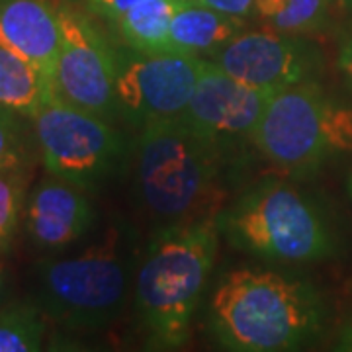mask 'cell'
<instances>
[{"label": "cell", "instance_id": "d4e9b609", "mask_svg": "<svg viewBox=\"0 0 352 352\" xmlns=\"http://www.w3.org/2000/svg\"><path fill=\"white\" fill-rule=\"evenodd\" d=\"M8 292H10V274H8L6 264L2 263V258H0V307L6 302Z\"/></svg>", "mask_w": 352, "mask_h": 352}, {"label": "cell", "instance_id": "cb8c5ba5", "mask_svg": "<svg viewBox=\"0 0 352 352\" xmlns=\"http://www.w3.org/2000/svg\"><path fill=\"white\" fill-rule=\"evenodd\" d=\"M337 349L339 351L352 352V317L344 323V327L340 331L339 340H337Z\"/></svg>", "mask_w": 352, "mask_h": 352}, {"label": "cell", "instance_id": "ba28073f", "mask_svg": "<svg viewBox=\"0 0 352 352\" xmlns=\"http://www.w3.org/2000/svg\"><path fill=\"white\" fill-rule=\"evenodd\" d=\"M116 96L120 116L133 127L178 118L186 110L206 59L190 53H141L116 47Z\"/></svg>", "mask_w": 352, "mask_h": 352}, {"label": "cell", "instance_id": "3957f363", "mask_svg": "<svg viewBox=\"0 0 352 352\" xmlns=\"http://www.w3.org/2000/svg\"><path fill=\"white\" fill-rule=\"evenodd\" d=\"M223 153L180 116L147 122L131 153L139 204L161 226L219 215Z\"/></svg>", "mask_w": 352, "mask_h": 352}, {"label": "cell", "instance_id": "9a60e30c", "mask_svg": "<svg viewBox=\"0 0 352 352\" xmlns=\"http://www.w3.org/2000/svg\"><path fill=\"white\" fill-rule=\"evenodd\" d=\"M55 96L57 90L51 76L0 43V106L32 120Z\"/></svg>", "mask_w": 352, "mask_h": 352}, {"label": "cell", "instance_id": "5bb4252c", "mask_svg": "<svg viewBox=\"0 0 352 352\" xmlns=\"http://www.w3.org/2000/svg\"><path fill=\"white\" fill-rule=\"evenodd\" d=\"M243 30V20L227 16L200 4L198 0H180L176 6L170 30L168 51L212 55Z\"/></svg>", "mask_w": 352, "mask_h": 352}, {"label": "cell", "instance_id": "4316f807", "mask_svg": "<svg viewBox=\"0 0 352 352\" xmlns=\"http://www.w3.org/2000/svg\"><path fill=\"white\" fill-rule=\"evenodd\" d=\"M340 2H342V4H346V6L352 10V0H340Z\"/></svg>", "mask_w": 352, "mask_h": 352}, {"label": "cell", "instance_id": "e0dca14e", "mask_svg": "<svg viewBox=\"0 0 352 352\" xmlns=\"http://www.w3.org/2000/svg\"><path fill=\"white\" fill-rule=\"evenodd\" d=\"M333 0H256L252 16L289 36L319 34L331 18Z\"/></svg>", "mask_w": 352, "mask_h": 352}, {"label": "cell", "instance_id": "8992f818", "mask_svg": "<svg viewBox=\"0 0 352 352\" xmlns=\"http://www.w3.org/2000/svg\"><path fill=\"white\" fill-rule=\"evenodd\" d=\"M251 143L278 168L311 175L352 153V106L317 80L278 90L266 102Z\"/></svg>", "mask_w": 352, "mask_h": 352}, {"label": "cell", "instance_id": "7402d4cb", "mask_svg": "<svg viewBox=\"0 0 352 352\" xmlns=\"http://www.w3.org/2000/svg\"><path fill=\"white\" fill-rule=\"evenodd\" d=\"M198 2L208 8H214L217 12L239 18V20L252 16L254 4H256V0H198Z\"/></svg>", "mask_w": 352, "mask_h": 352}, {"label": "cell", "instance_id": "52a82bcc", "mask_svg": "<svg viewBox=\"0 0 352 352\" xmlns=\"http://www.w3.org/2000/svg\"><path fill=\"white\" fill-rule=\"evenodd\" d=\"M30 124L45 170L87 192L118 175L129 157L126 135L110 120L61 96L43 104Z\"/></svg>", "mask_w": 352, "mask_h": 352}, {"label": "cell", "instance_id": "ac0fdd59", "mask_svg": "<svg viewBox=\"0 0 352 352\" xmlns=\"http://www.w3.org/2000/svg\"><path fill=\"white\" fill-rule=\"evenodd\" d=\"M47 317L32 302L0 307V352H38L43 349Z\"/></svg>", "mask_w": 352, "mask_h": 352}, {"label": "cell", "instance_id": "d6986e66", "mask_svg": "<svg viewBox=\"0 0 352 352\" xmlns=\"http://www.w3.org/2000/svg\"><path fill=\"white\" fill-rule=\"evenodd\" d=\"M30 186V164L0 168V254L10 251L24 219Z\"/></svg>", "mask_w": 352, "mask_h": 352}, {"label": "cell", "instance_id": "8fae6325", "mask_svg": "<svg viewBox=\"0 0 352 352\" xmlns=\"http://www.w3.org/2000/svg\"><path fill=\"white\" fill-rule=\"evenodd\" d=\"M272 94L241 82L206 59L182 120L221 149L251 141Z\"/></svg>", "mask_w": 352, "mask_h": 352}, {"label": "cell", "instance_id": "277c9868", "mask_svg": "<svg viewBox=\"0 0 352 352\" xmlns=\"http://www.w3.org/2000/svg\"><path fill=\"white\" fill-rule=\"evenodd\" d=\"M131 235L124 226H110L94 245L78 254L47 256L34 266V296L59 327L98 331L124 314L133 282Z\"/></svg>", "mask_w": 352, "mask_h": 352}, {"label": "cell", "instance_id": "7a4b0ae2", "mask_svg": "<svg viewBox=\"0 0 352 352\" xmlns=\"http://www.w3.org/2000/svg\"><path fill=\"white\" fill-rule=\"evenodd\" d=\"M217 215L161 226L141 252L133 278L139 327L153 351H176L190 327L219 249Z\"/></svg>", "mask_w": 352, "mask_h": 352}, {"label": "cell", "instance_id": "6da1fadb", "mask_svg": "<svg viewBox=\"0 0 352 352\" xmlns=\"http://www.w3.org/2000/svg\"><path fill=\"white\" fill-rule=\"evenodd\" d=\"M325 319V300L309 280L254 266L229 270L208 307L212 337L233 352L302 349L323 331Z\"/></svg>", "mask_w": 352, "mask_h": 352}, {"label": "cell", "instance_id": "30bf717a", "mask_svg": "<svg viewBox=\"0 0 352 352\" xmlns=\"http://www.w3.org/2000/svg\"><path fill=\"white\" fill-rule=\"evenodd\" d=\"M208 61L241 82L270 94L315 80L323 69L321 51L311 41L272 28L241 30Z\"/></svg>", "mask_w": 352, "mask_h": 352}, {"label": "cell", "instance_id": "ffe728a7", "mask_svg": "<svg viewBox=\"0 0 352 352\" xmlns=\"http://www.w3.org/2000/svg\"><path fill=\"white\" fill-rule=\"evenodd\" d=\"M28 118L0 106V168L30 164Z\"/></svg>", "mask_w": 352, "mask_h": 352}, {"label": "cell", "instance_id": "9c48e42d", "mask_svg": "<svg viewBox=\"0 0 352 352\" xmlns=\"http://www.w3.org/2000/svg\"><path fill=\"white\" fill-rule=\"evenodd\" d=\"M61 47L53 82L57 96L80 110L113 122L120 116L116 96V50L87 10L59 2Z\"/></svg>", "mask_w": 352, "mask_h": 352}, {"label": "cell", "instance_id": "2e32d148", "mask_svg": "<svg viewBox=\"0 0 352 352\" xmlns=\"http://www.w3.org/2000/svg\"><path fill=\"white\" fill-rule=\"evenodd\" d=\"M178 2L180 0H141L116 18L110 28H113L120 45L141 53L168 51V30Z\"/></svg>", "mask_w": 352, "mask_h": 352}, {"label": "cell", "instance_id": "4fadbf2b", "mask_svg": "<svg viewBox=\"0 0 352 352\" xmlns=\"http://www.w3.org/2000/svg\"><path fill=\"white\" fill-rule=\"evenodd\" d=\"M0 43L53 78L61 47L59 0H0Z\"/></svg>", "mask_w": 352, "mask_h": 352}, {"label": "cell", "instance_id": "5b68a950", "mask_svg": "<svg viewBox=\"0 0 352 352\" xmlns=\"http://www.w3.org/2000/svg\"><path fill=\"white\" fill-rule=\"evenodd\" d=\"M219 233L237 251L263 261L307 264L337 252L327 215L305 192L284 180H264L217 215Z\"/></svg>", "mask_w": 352, "mask_h": 352}, {"label": "cell", "instance_id": "44dd1931", "mask_svg": "<svg viewBox=\"0 0 352 352\" xmlns=\"http://www.w3.org/2000/svg\"><path fill=\"white\" fill-rule=\"evenodd\" d=\"M138 2L141 0H80L82 10H87L90 16L106 20L108 24H112L116 18H120Z\"/></svg>", "mask_w": 352, "mask_h": 352}, {"label": "cell", "instance_id": "603a6c76", "mask_svg": "<svg viewBox=\"0 0 352 352\" xmlns=\"http://www.w3.org/2000/svg\"><path fill=\"white\" fill-rule=\"evenodd\" d=\"M339 69L352 87V36L342 45L339 55Z\"/></svg>", "mask_w": 352, "mask_h": 352}, {"label": "cell", "instance_id": "484cf974", "mask_svg": "<svg viewBox=\"0 0 352 352\" xmlns=\"http://www.w3.org/2000/svg\"><path fill=\"white\" fill-rule=\"evenodd\" d=\"M346 188H349V194H351L352 198V170L351 175H349V180H346Z\"/></svg>", "mask_w": 352, "mask_h": 352}, {"label": "cell", "instance_id": "7c38bea8", "mask_svg": "<svg viewBox=\"0 0 352 352\" xmlns=\"http://www.w3.org/2000/svg\"><path fill=\"white\" fill-rule=\"evenodd\" d=\"M96 210L87 190L47 173L28 194L24 226L41 251H61L75 245L94 227Z\"/></svg>", "mask_w": 352, "mask_h": 352}]
</instances>
